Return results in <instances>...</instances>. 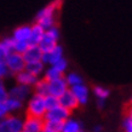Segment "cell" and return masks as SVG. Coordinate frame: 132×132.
Returning a JSON list of instances; mask_svg holds the SVG:
<instances>
[{
  "instance_id": "6",
  "label": "cell",
  "mask_w": 132,
  "mask_h": 132,
  "mask_svg": "<svg viewBox=\"0 0 132 132\" xmlns=\"http://www.w3.org/2000/svg\"><path fill=\"white\" fill-rule=\"evenodd\" d=\"M44 130V119L43 118H34V116H26L23 119V132H41Z\"/></svg>"
},
{
  "instance_id": "31",
  "label": "cell",
  "mask_w": 132,
  "mask_h": 132,
  "mask_svg": "<svg viewBox=\"0 0 132 132\" xmlns=\"http://www.w3.org/2000/svg\"><path fill=\"white\" fill-rule=\"evenodd\" d=\"M10 52H11V51H10V50L5 46L3 41L0 40V61H4Z\"/></svg>"
},
{
  "instance_id": "13",
  "label": "cell",
  "mask_w": 132,
  "mask_h": 132,
  "mask_svg": "<svg viewBox=\"0 0 132 132\" xmlns=\"http://www.w3.org/2000/svg\"><path fill=\"white\" fill-rule=\"evenodd\" d=\"M38 76L33 75L27 70H22V72L17 73L16 74V81L17 84L20 85H24V86H29V87H33L35 82L38 81Z\"/></svg>"
},
{
  "instance_id": "18",
  "label": "cell",
  "mask_w": 132,
  "mask_h": 132,
  "mask_svg": "<svg viewBox=\"0 0 132 132\" xmlns=\"http://www.w3.org/2000/svg\"><path fill=\"white\" fill-rule=\"evenodd\" d=\"M4 104H5V108H6L9 114L18 112V110H21L22 107H23V102L20 100H16V98H13V97H7L6 101L4 102Z\"/></svg>"
},
{
  "instance_id": "2",
  "label": "cell",
  "mask_w": 132,
  "mask_h": 132,
  "mask_svg": "<svg viewBox=\"0 0 132 132\" xmlns=\"http://www.w3.org/2000/svg\"><path fill=\"white\" fill-rule=\"evenodd\" d=\"M58 39H60V29L56 26H53V27L45 30L44 35L41 38L40 43L38 44V46L40 47L43 52H48L58 44Z\"/></svg>"
},
{
  "instance_id": "22",
  "label": "cell",
  "mask_w": 132,
  "mask_h": 132,
  "mask_svg": "<svg viewBox=\"0 0 132 132\" xmlns=\"http://www.w3.org/2000/svg\"><path fill=\"white\" fill-rule=\"evenodd\" d=\"M64 79L67 81L69 87L72 86H75V85H79V84H82V78H81L78 73H69L68 75L64 76Z\"/></svg>"
},
{
  "instance_id": "35",
  "label": "cell",
  "mask_w": 132,
  "mask_h": 132,
  "mask_svg": "<svg viewBox=\"0 0 132 132\" xmlns=\"http://www.w3.org/2000/svg\"><path fill=\"white\" fill-rule=\"evenodd\" d=\"M102 131H103L102 126H95L93 127V132H102Z\"/></svg>"
},
{
  "instance_id": "17",
  "label": "cell",
  "mask_w": 132,
  "mask_h": 132,
  "mask_svg": "<svg viewBox=\"0 0 132 132\" xmlns=\"http://www.w3.org/2000/svg\"><path fill=\"white\" fill-rule=\"evenodd\" d=\"M81 130H82V127H81V124L79 121L75 119H72V118H68L65 121H63L61 132H80Z\"/></svg>"
},
{
  "instance_id": "3",
  "label": "cell",
  "mask_w": 132,
  "mask_h": 132,
  "mask_svg": "<svg viewBox=\"0 0 132 132\" xmlns=\"http://www.w3.org/2000/svg\"><path fill=\"white\" fill-rule=\"evenodd\" d=\"M23 119L15 114H7L0 119V132H21Z\"/></svg>"
},
{
  "instance_id": "5",
  "label": "cell",
  "mask_w": 132,
  "mask_h": 132,
  "mask_svg": "<svg viewBox=\"0 0 132 132\" xmlns=\"http://www.w3.org/2000/svg\"><path fill=\"white\" fill-rule=\"evenodd\" d=\"M70 113H72L70 110L65 109L64 107H62V105L58 104L55 108L48 109L44 116V120L61 121V122H63V121H65L68 118H70Z\"/></svg>"
},
{
  "instance_id": "10",
  "label": "cell",
  "mask_w": 132,
  "mask_h": 132,
  "mask_svg": "<svg viewBox=\"0 0 132 132\" xmlns=\"http://www.w3.org/2000/svg\"><path fill=\"white\" fill-rule=\"evenodd\" d=\"M69 90L73 92V95L75 96V98L78 100L79 104L80 105H85V104L87 103L88 101V87L86 85L82 84H79V85H75V86H72V87H69Z\"/></svg>"
},
{
  "instance_id": "26",
  "label": "cell",
  "mask_w": 132,
  "mask_h": 132,
  "mask_svg": "<svg viewBox=\"0 0 132 132\" xmlns=\"http://www.w3.org/2000/svg\"><path fill=\"white\" fill-rule=\"evenodd\" d=\"M58 104H60L58 97L51 96V95H46V96H45V105H46V109H47V110L57 107Z\"/></svg>"
},
{
  "instance_id": "36",
  "label": "cell",
  "mask_w": 132,
  "mask_h": 132,
  "mask_svg": "<svg viewBox=\"0 0 132 132\" xmlns=\"http://www.w3.org/2000/svg\"><path fill=\"white\" fill-rule=\"evenodd\" d=\"M41 132H53V131H51V130H47V128H45V127H44V130H43Z\"/></svg>"
},
{
  "instance_id": "15",
  "label": "cell",
  "mask_w": 132,
  "mask_h": 132,
  "mask_svg": "<svg viewBox=\"0 0 132 132\" xmlns=\"http://www.w3.org/2000/svg\"><path fill=\"white\" fill-rule=\"evenodd\" d=\"M30 28L32 26H21L17 27L13 33H12V39L13 40H21V41H28L30 36Z\"/></svg>"
},
{
  "instance_id": "27",
  "label": "cell",
  "mask_w": 132,
  "mask_h": 132,
  "mask_svg": "<svg viewBox=\"0 0 132 132\" xmlns=\"http://www.w3.org/2000/svg\"><path fill=\"white\" fill-rule=\"evenodd\" d=\"M52 67H55L57 70H60L61 73L64 74L65 70H67V68H68V62H67V60H65L64 57H62L60 61H57L55 64H52Z\"/></svg>"
},
{
  "instance_id": "33",
  "label": "cell",
  "mask_w": 132,
  "mask_h": 132,
  "mask_svg": "<svg viewBox=\"0 0 132 132\" xmlns=\"http://www.w3.org/2000/svg\"><path fill=\"white\" fill-rule=\"evenodd\" d=\"M104 101H105V100H98V101H97V105H98V108L102 109L104 107Z\"/></svg>"
},
{
  "instance_id": "29",
  "label": "cell",
  "mask_w": 132,
  "mask_h": 132,
  "mask_svg": "<svg viewBox=\"0 0 132 132\" xmlns=\"http://www.w3.org/2000/svg\"><path fill=\"white\" fill-rule=\"evenodd\" d=\"M10 75V72H9L7 67L5 64L4 61H0V80H3L5 78H7Z\"/></svg>"
},
{
  "instance_id": "11",
  "label": "cell",
  "mask_w": 132,
  "mask_h": 132,
  "mask_svg": "<svg viewBox=\"0 0 132 132\" xmlns=\"http://www.w3.org/2000/svg\"><path fill=\"white\" fill-rule=\"evenodd\" d=\"M30 91H32V87L17 84L16 86H13L12 88H10L9 97H13V98H16V100H20V101H22V102H24V101L29 97Z\"/></svg>"
},
{
  "instance_id": "25",
  "label": "cell",
  "mask_w": 132,
  "mask_h": 132,
  "mask_svg": "<svg viewBox=\"0 0 132 132\" xmlns=\"http://www.w3.org/2000/svg\"><path fill=\"white\" fill-rule=\"evenodd\" d=\"M93 93L97 97V100H107L109 96V90L102 87V86H95L93 87Z\"/></svg>"
},
{
  "instance_id": "16",
  "label": "cell",
  "mask_w": 132,
  "mask_h": 132,
  "mask_svg": "<svg viewBox=\"0 0 132 132\" xmlns=\"http://www.w3.org/2000/svg\"><path fill=\"white\" fill-rule=\"evenodd\" d=\"M24 70L29 72L30 74L35 76H39L41 74H44L45 70V64L41 62V61H35V62H29V63H26V67H24Z\"/></svg>"
},
{
  "instance_id": "24",
  "label": "cell",
  "mask_w": 132,
  "mask_h": 132,
  "mask_svg": "<svg viewBox=\"0 0 132 132\" xmlns=\"http://www.w3.org/2000/svg\"><path fill=\"white\" fill-rule=\"evenodd\" d=\"M63 122L61 121H51V120H44V127L47 130H51L53 132H61Z\"/></svg>"
},
{
  "instance_id": "28",
  "label": "cell",
  "mask_w": 132,
  "mask_h": 132,
  "mask_svg": "<svg viewBox=\"0 0 132 132\" xmlns=\"http://www.w3.org/2000/svg\"><path fill=\"white\" fill-rule=\"evenodd\" d=\"M7 97H9V90L5 87L3 80H0V102L4 103Z\"/></svg>"
},
{
  "instance_id": "21",
  "label": "cell",
  "mask_w": 132,
  "mask_h": 132,
  "mask_svg": "<svg viewBox=\"0 0 132 132\" xmlns=\"http://www.w3.org/2000/svg\"><path fill=\"white\" fill-rule=\"evenodd\" d=\"M64 76L63 73H61L60 70H57L55 67H52L50 65L47 69H45L44 70V79L47 81H52V80H56L58 78H62Z\"/></svg>"
},
{
  "instance_id": "30",
  "label": "cell",
  "mask_w": 132,
  "mask_h": 132,
  "mask_svg": "<svg viewBox=\"0 0 132 132\" xmlns=\"http://www.w3.org/2000/svg\"><path fill=\"white\" fill-rule=\"evenodd\" d=\"M122 127H124V132H132V118L126 116L122 122Z\"/></svg>"
},
{
  "instance_id": "4",
  "label": "cell",
  "mask_w": 132,
  "mask_h": 132,
  "mask_svg": "<svg viewBox=\"0 0 132 132\" xmlns=\"http://www.w3.org/2000/svg\"><path fill=\"white\" fill-rule=\"evenodd\" d=\"M6 67H7L10 74H13L16 75L17 73L24 70V67H26V61H24L23 56L21 53H17V52H10L6 58L4 60Z\"/></svg>"
},
{
  "instance_id": "20",
  "label": "cell",
  "mask_w": 132,
  "mask_h": 132,
  "mask_svg": "<svg viewBox=\"0 0 132 132\" xmlns=\"http://www.w3.org/2000/svg\"><path fill=\"white\" fill-rule=\"evenodd\" d=\"M35 23H38L40 27L46 30V29L51 28L55 26V13H51V15H46V16H43L40 18L35 20Z\"/></svg>"
},
{
  "instance_id": "38",
  "label": "cell",
  "mask_w": 132,
  "mask_h": 132,
  "mask_svg": "<svg viewBox=\"0 0 132 132\" xmlns=\"http://www.w3.org/2000/svg\"><path fill=\"white\" fill-rule=\"evenodd\" d=\"M21 132H23V131H21Z\"/></svg>"
},
{
  "instance_id": "12",
  "label": "cell",
  "mask_w": 132,
  "mask_h": 132,
  "mask_svg": "<svg viewBox=\"0 0 132 132\" xmlns=\"http://www.w3.org/2000/svg\"><path fill=\"white\" fill-rule=\"evenodd\" d=\"M22 56H23L26 63L35 62V61H41L43 51L40 50V47L38 45H29V47L26 50V52H24Z\"/></svg>"
},
{
  "instance_id": "9",
  "label": "cell",
  "mask_w": 132,
  "mask_h": 132,
  "mask_svg": "<svg viewBox=\"0 0 132 132\" xmlns=\"http://www.w3.org/2000/svg\"><path fill=\"white\" fill-rule=\"evenodd\" d=\"M58 102H60V105L64 107L65 109H68L70 112H73V110H75V109H78L80 107L78 100L75 98V96L73 95V92L69 88L64 92L62 96L58 97Z\"/></svg>"
},
{
  "instance_id": "34",
  "label": "cell",
  "mask_w": 132,
  "mask_h": 132,
  "mask_svg": "<svg viewBox=\"0 0 132 132\" xmlns=\"http://www.w3.org/2000/svg\"><path fill=\"white\" fill-rule=\"evenodd\" d=\"M127 115L130 116V118H132V104H130L127 108Z\"/></svg>"
},
{
  "instance_id": "7",
  "label": "cell",
  "mask_w": 132,
  "mask_h": 132,
  "mask_svg": "<svg viewBox=\"0 0 132 132\" xmlns=\"http://www.w3.org/2000/svg\"><path fill=\"white\" fill-rule=\"evenodd\" d=\"M69 88L67 81L64 79V76L62 78H58L56 80L48 81V95L55 97H60L62 96L64 92Z\"/></svg>"
},
{
  "instance_id": "32",
  "label": "cell",
  "mask_w": 132,
  "mask_h": 132,
  "mask_svg": "<svg viewBox=\"0 0 132 132\" xmlns=\"http://www.w3.org/2000/svg\"><path fill=\"white\" fill-rule=\"evenodd\" d=\"M9 113L7 110H6V108H5V104L3 103V102H0V119L1 118H4L5 115H7Z\"/></svg>"
},
{
  "instance_id": "14",
  "label": "cell",
  "mask_w": 132,
  "mask_h": 132,
  "mask_svg": "<svg viewBox=\"0 0 132 132\" xmlns=\"http://www.w3.org/2000/svg\"><path fill=\"white\" fill-rule=\"evenodd\" d=\"M45 33V29L43 27H40L38 23L33 24L32 28H30V36H29V45H38L40 43L41 38L44 35Z\"/></svg>"
},
{
  "instance_id": "37",
  "label": "cell",
  "mask_w": 132,
  "mask_h": 132,
  "mask_svg": "<svg viewBox=\"0 0 132 132\" xmlns=\"http://www.w3.org/2000/svg\"><path fill=\"white\" fill-rule=\"evenodd\" d=\"M130 104H132V97H131V100H130Z\"/></svg>"
},
{
  "instance_id": "19",
  "label": "cell",
  "mask_w": 132,
  "mask_h": 132,
  "mask_svg": "<svg viewBox=\"0 0 132 132\" xmlns=\"http://www.w3.org/2000/svg\"><path fill=\"white\" fill-rule=\"evenodd\" d=\"M34 88V93L41 95V96H46L48 95V81L43 79H38V81L35 82V85L33 86Z\"/></svg>"
},
{
  "instance_id": "23",
  "label": "cell",
  "mask_w": 132,
  "mask_h": 132,
  "mask_svg": "<svg viewBox=\"0 0 132 132\" xmlns=\"http://www.w3.org/2000/svg\"><path fill=\"white\" fill-rule=\"evenodd\" d=\"M29 47V43L28 41H21V40H13V47H12V51L17 52V53H21L23 55L26 50Z\"/></svg>"
},
{
  "instance_id": "8",
  "label": "cell",
  "mask_w": 132,
  "mask_h": 132,
  "mask_svg": "<svg viewBox=\"0 0 132 132\" xmlns=\"http://www.w3.org/2000/svg\"><path fill=\"white\" fill-rule=\"evenodd\" d=\"M63 57V47L61 45L57 44L51 51L43 52V57H41V62L45 65H52L55 64L57 61H60Z\"/></svg>"
},
{
  "instance_id": "1",
  "label": "cell",
  "mask_w": 132,
  "mask_h": 132,
  "mask_svg": "<svg viewBox=\"0 0 132 132\" xmlns=\"http://www.w3.org/2000/svg\"><path fill=\"white\" fill-rule=\"evenodd\" d=\"M47 112L46 105H45V96L33 93L27 103V109H26V116H34V118H43L44 119L45 114Z\"/></svg>"
}]
</instances>
